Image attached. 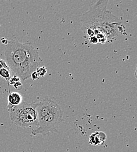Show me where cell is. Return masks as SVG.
Instances as JSON below:
<instances>
[{
    "mask_svg": "<svg viewBox=\"0 0 137 152\" xmlns=\"http://www.w3.org/2000/svg\"><path fill=\"white\" fill-rule=\"evenodd\" d=\"M4 67H9L7 65L5 61H4V60L0 59V69L2 68H4Z\"/></svg>",
    "mask_w": 137,
    "mask_h": 152,
    "instance_id": "obj_10",
    "label": "cell"
},
{
    "mask_svg": "<svg viewBox=\"0 0 137 152\" xmlns=\"http://www.w3.org/2000/svg\"><path fill=\"white\" fill-rule=\"evenodd\" d=\"M22 96L18 92L10 93L8 99V110H10L14 107L18 106L22 103Z\"/></svg>",
    "mask_w": 137,
    "mask_h": 152,
    "instance_id": "obj_6",
    "label": "cell"
},
{
    "mask_svg": "<svg viewBox=\"0 0 137 152\" xmlns=\"http://www.w3.org/2000/svg\"><path fill=\"white\" fill-rule=\"evenodd\" d=\"M63 121V113L59 104L56 105L52 110L38 121L36 129H33V135H48L50 133H57V127Z\"/></svg>",
    "mask_w": 137,
    "mask_h": 152,
    "instance_id": "obj_4",
    "label": "cell"
},
{
    "mask_svg": "<svg viewBox=\"0 0 137 152\" xmlns=\"http://www.w3.org/2000/svg\"><path fill=\"white\" fill-rule=\"evenodd\" d=\"M36 103L22 102L9 110V118L17 126L26 128L37 126L38 124Z\"/></svg>",
    "mask_w": 137,
    "mask_h": 152,
    "instance_id": "obj_3",
    "label": "cell"
},
{
    "mask_svg": "<svg viewBox=\"0 0 137 152\" xmlns=\"http://www.w3.org/2000/svg\"><path fill=\"white\" fill-rule=\"evenodd\" d=\"M9 81L10 85L14 86L17 83L20 82V79L18 77L14 75V76H12L11 78H10V79L9 80Z\"/></svg>",
    "mask_w": 137,
    "mask_h": 152,
    "instance_id": "obj_8",
    "label": "cell"
},
{
    "mask_svg": "<svg viewBox=\"0 0 137 152\" xmlns=\"http://www.w3.org/2000/svg\"><path fill=\"white\" fill-rule=\"evenodd\" d=\"M30 77H31L33 80H38V79L39 78V75H38V72H37L36 70L35 71V72L32 74Z\"/></svg>",
    "mask_w": 137,
    "mask_h": 152,
    "instance_id": "obj_11",
    "label": "cell"
},
{
    "mask_svg": "<svg viewBox=\"0 0 137 152\" xmlns=\"http://www.w3.org/2000/svg\"><path fill=\"white\" fill-rule=\"evenodd\" d=\"M6 63L10 71L22 81L30 77L42 63L39 52L29 43L8 41L5 49Z\"/></svg>",
    "mask_w": 137,
    "mask_h": 152,
    "instance_id": "obj_1",
    "label": "cell"
},
{
    "mask_svg": "<svg viewBox=\"0 0 137 152\" xmlns=\"http://www.w3.org/2000/svg\"><path fill=\"white\" fill-rule=\"evenodd\" d=\"M106 134L103 132L97 131L89 136V143L93 146H100L106 140Z\"/></svg>",
    "mask_w": 137,
    "mask_h": 152,
    "instance_id": "obj_5",
    "label": "cell"
},
{
    "mask_svg": "<svg viewBox=\"0 0 137 152\" xmlns=\"http://www.w3.org/2000/svg\"><path fill=\"white\" fill-rule=\"evenodd\" d=\"M0 76L5 79L9 80L11 78V71L9 67H4L0 69Z\"/></svg>",
    "mask_w": 137,
    "mask_h": 152,
    "instance_id": "obj_7",
    "label": "cell"
},
{
    "mask_svg": "<svg viewBox=\"0 0 137 152\" xmlns=\"http://www.w3.org/2000/svg\"><path fill=\"white\" fill-rule=\"evenodd\" d=\"M108 2L107 0L98 1L82 15L80 18L81 31L85 38L89 39L95 37L98 39V43L104 44L107 42V38L101 30L108 12Z\"/></svg>",
    "mask_w": 137,
    "mask_h": 152,
    "instance_id": "obj_2",
    "label": "cell"
},
{
    "mask_svg": "<svg viewBox=\"0 0 137 152\" xmlns=\"http://www.w3.org/2000/svg\"><path fill=\"white\" fill-rule=\"evenodd\" d=\"M38 75L39 77H43L45 76L46 74L47 73V69L45 67H39L36 70Z\"/></svg>",
    "mask_w": 137,
    "mask_h": 152,
    "instance_id": "obj_9",
    "label": "cell"
}]
</instances>
